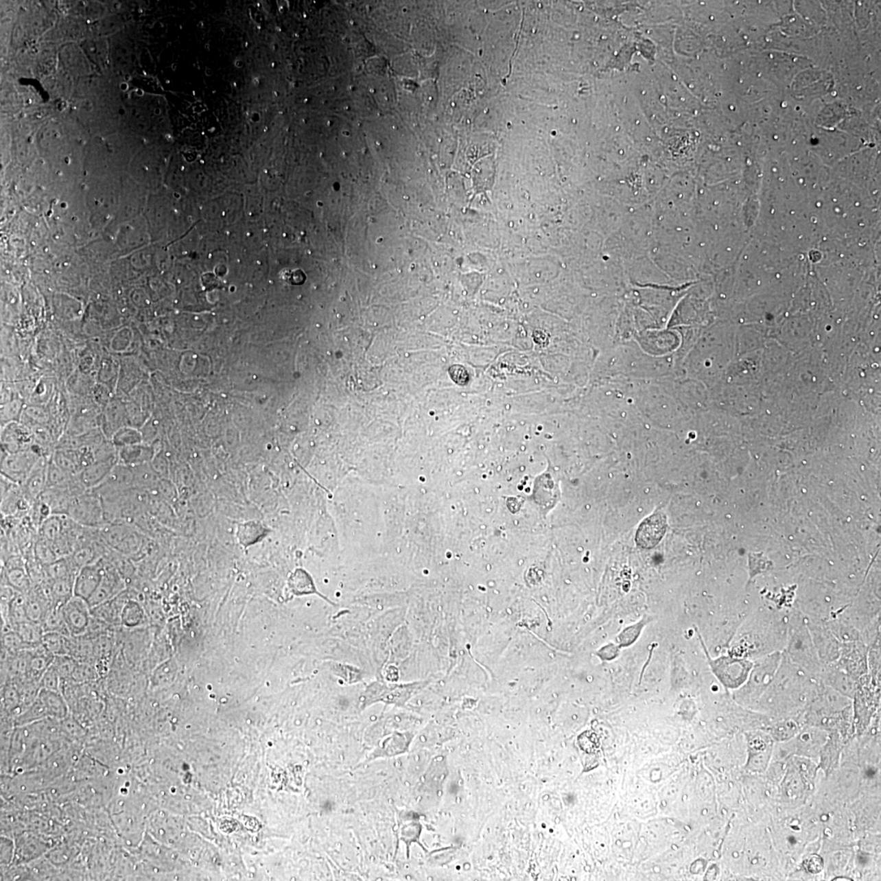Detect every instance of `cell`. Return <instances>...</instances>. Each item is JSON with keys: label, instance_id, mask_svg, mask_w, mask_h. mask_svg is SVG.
Returning a JSON list of instances; mask_svg holds the SVG:
<instances>
[{"label": "cell", "instance_id": "6da1fadb", "mask_svg": "<svg viewBox=\"0 0 881 881\" xmlns=\"http://www.w3.org/2000/svg\"><path fill=\"white\" fill-rule=\"evenodd\" d=\"M67 516L84 528L102 529L107 525L102 499L92 491L73 498Z\"/></svg>", "mask_w": 881, "mask_h": 881}, {"label": "cell", "instance_id": "7a4b0ae2", "mask_svg": "<svg viewBox=\"0 0 881 881\" xmlns=\"http://www.w3.org/2000/svg\"><path fill=\"white\" fill-rule=\"evenodd\" d=\"M104 561L105 567L102 581L88 601L91 608L111 601L126 589V583L119 569L105 559Z\"/></svg>", "mask_w": 881, "mask_h": 881}, {"label": "cell", "instance_id": "3957f363", "mask_svg": "<svg viewBox=\"0 0 881 881\" xmlns=\"http://www.w3.org/2000/svg\"><path fill=\"white\" fill-rule=\"evenodd\" d=\"M62 611L71 637H81L87 633L92 615L87 601L73 596L70 601L63 604Z\"/></svg>", "mask_w": 881, "mask_h": 881}, {"label": "cell", "instance_id": "277c9868", "mask_svg": "<svg viewBox=\"0 0 881 881\" xmlns=\"http://www.w3.org/2000/svg\"><path fill=\"white\" fill-rule=\"evenodd\" d=\"M134 486V474L131 467L116 465L100 485L92 491L102 499L115 497L132 490Z\"/></svg>", "mask_w": 881, "mask_h": 881}, {"label": "cell", "instance_id": "5b68a950", "mask_svg": "<svg viewBox=\"0 0 881 881\" xmlns=\"http://www.w3.org/2000/svg\"><path fill=\"white\" fill-rule=\"evenodd\" d=\"M101 537L112 550L123 555H128L135 550L136 533L129 528L128 522L119 521L107 524L100 529Z\"/></svg>", "mask_w": 881, "mask_h": 881}, {"label": "cell", "instance_id": "8992f818", "mask_svg": "<svg viewBox=\"0 0 881 881\" xmlns=\"http://www.w3.org/2000/svg\"><path fill=\"white\" fill-rule=\"evenodd\" d=\"M104 567L105 561L103 558L97 563L81 568L75 578L73 595L88 602L100 585Z\"/></svg>", "mask_w": 881, "mask_h": 881}, {"label": "cell", "instance_id": "52a82bcc", "mask_svg": "<svg viewBox=\"0 0 881 881\" xmlns=\"http://www.w3.org/2000/svg\"><path fill=\"white\" fill-rule=\"evenodd\" d=\"M38 460H40L30 453H14L2 462L1 475L21 486Z\"/></svg>", "mask_w": 881, "mask_h": 881}, {"label": "cell", "instance_id": "ba28073f", "mask_svg": "<svg viewBox=\"0 0 881 881\" xmlns=\"http://www.w3.org/2000/svg\"><path fill=\"white\" fill-rule=\"evenodd\" d=\"M666 529L667 519L663 514L656 513L648 517L637 530V545L643 548H651L657 545Z\"/></svg>", "mask_w": 881, "mask_h": 881}, {"label": "cell", "instance_id": "9c48e42d", "mask_svg": "<svg viewBox=\"0 0 881 881\" xmlns=\"http://www.w3.org/2000/svg\"><path fill=\"white\" fill-rule=\"evenodd\" d=\"M369 688L371 693H378V697L375 699L392 703H403L406 699L411 696L414 690L421 688V683L388 685L377 682L371 685Z\"/></svg>", "mask_w": 881, "mask_h": 881}, {"label": "cell", "instance_id": "30bf717a", "mask_svg": "<svg viewBox=\"0 0 881 881\" xmlns=\"http://www.w3.org/2000/svg\"><path fill=\"white\" fill-rule=\"evenodd\" d=\"M115 460L95 461L78 474L83 486L88 491H93L105 480L116 466Z\"/></svg>", "mask_w": 881, "mask_h": 881}, {"label": "cell", "instance_id": "8fae6325", "mask_svg": "<svg viewBox=\"0 0 881 881\" xmlns=\"http://www.w3.org/2000/svg\"><path fill=\"white\" fill-rule=\"evenodd\" d=\"M47 465L49 464H45V461L38 460L27 480L21 485L24 494L32 503L47 489Z\"/></svg>", "mask_w": 881, "mask_h": 881}, {"label": "cell", "instance_id": "7c38bea8", "mask_svg": "<svg viewBox=\"0 0 881 881\" xmlns=\"http://www.w3.org/2000/svg\"><path fill=\"white\" fill-rule=\"evenodd\" d=\"M1 585H10L17 593L28 595L34 589L25 567L1 569Z\"/></svg>", "mask_w": 881, "mask_h": 881}, {"label": "cell", "instance_id": "4fadbf2b", "mask_svg": "<svg viewBox=\"0 0 881 881\" xmlns=\"http://www.w3.org/2000/svg\"><path fill=\"white\" fill-rule=\"evenodd\" d=\"M47 576L49 580H75L80 569L77 568L70 556L59 559L53 563L45 567Z\"/></svg>", "mask_w": 881, "mask_h": 881}, {"label": "cell", "instance_id": "5bb4252c", "mask_svg": "<svg viewBox=\"0 0 881 881\" xmlns=\"http://www.w3.org/2000/svg\"><path fill=\"white\" fill-rule=\"evenodd\" d=\"M41 644L51 655L71 656V637L64 636L56 632L45 633L43 635Z\"/></svg>", "mask_w": 881, "mask_h": 881}, {"label": "cell", "instance_id": "9a60e30c", "mask_svg": "<svg viewBox=\"0 0 881 881\" xmlns=\"http://www.w3.org/2000/svg\"><path fill=\"white\" fill-rule=\"evenodd\" d=\"M41 625L45 633L56 632L62 634L64 636L71 637L66 622L64 620L62 607H51L47 611Z\"/></svg>", "mask_w": 881, "mask_h": 881}, {"label": "cell", "instance_id": "2e32d148", "mask_svg": "<svg viewBox=\"0 0 881 881\" xmlns=\"http://www.w3.org/2000/svg\"><path fill=\"white\" fill-rule=\"evenodd\" d=\"M14 630L19 634L30 649L41 645L43 635L45 632L40 624L29 620L14 626Z\"/></svg>", "mask_w": 881, "mask_h": 881}, {"label": "cell", "instance_id": "e0dca14e", "mask_svg": "<svg viewBox=\"0 0 881 881\" xmlns=\"http://www.w3.org/2000/svg\"><path fill=\"white\" fill-rule=\"evenodd\" d=\"M144 611L134 600H128L121 611L120 624L127 629L138 627L144 620Z\"/></svg>", "mask_w": 881, "mask_h": 881}, {"label": "cell", "instance_id": "ac0fdd59", "mask_svg": "<svg viewBox=\"0 0 881 881\" xmlns=\"http://www.w3.org/2000/svg\"><path fill=\"white\" fill-rule=\"evenodd\" d=\"M64 516L66 515H51L38 529V537L49 542L56 541L62 537L64 535Z\"/></svg>", "mask_w": 881, "mask_h": 881}, {"label": "cell", "instance_id": "d6986e66", "mask_svg": "<svg viewBox=\"0 0 881 881\" xmlns=\"http://www.w3.org/2000/svg\"><path fill=\"white\" fill-rule=\"evenodd\" d=\"M75 580H50L51 598L54 606L62 607L73 597Z\"/></svg>", "mask_w": 881, "mask_h": 881}, {"label": "cell", "instance_id": "ffe728a7", "mask_svg": "<svg viewBox=\"0 0 881 881\" xmlns=\"http://www.w3.org/2000/svg\"><path fill=\"white\" fill-rule=\"evenodd\" d=\"M34 558L45 567L58 559L53 548L51 546L50 542L38 537V535L36 542H34Z\"/></svg>", "mask_w": 881, "mask_h": 881}, {"label": "cell", "instance_id": "44dd1931", "mask_svg": "<svg viewBox=\"0 0 881 881\" xmlns=\"http://www.w3.org/2000/svg\"><path fill=\"white\" fill-rule=\"evenodd\" d=\"M29 442V435L20 429L8 430L4 437V443H6L8 450L14 453L23 451Z\"/></svg>", "mask_w": 881, "mask_h": 881}, {"label": "cell", "instance_id": "7402d4cb", "mask_svg": "<svg viewBox=\"0 0 881 881\" xmlns=\"http://www.w3.org/2000/svg\"><path fill=\"white\" fill-rule=\"evenodd\" d=\"M2 644L8 654L14 655L19 652L30 650L28 645L14 629L4 632L2 636Z\"/></svg>", "mask_w": 881, "mask_h": 881}, {"label": "cell", "instance_id": "603a6c76", "mask_svg": "<svg viewBox=\"0 0 881 881\" xmlns=\"http://www.w3.org/2000/svg\"><path fill=\"white\" fill-rule=\"evenodd\" d=\"M40 701L43 703L50 708V710L56 715H62L64 710L62 698L58 692L56 691L41 689L38 694Z\"/></svg>", "mask_w": 881, "mask_h": 881}, {"label": "cell", "instance_id": "cb8c5ba5", "mask_svg": "<svg viewBox=\"0 0 881 881\" xmlns=\"http://www.w3.org/2000/svg\"><path fill=\"white\" fill-rule=\"evenodd\" d=\"M60 680H62V677L59 675L57 669L54 668L53 664H51V666L47 669L42 676L40 681V688L58 692Z\"/></svg>", "mask_w": 881, "mask_h": 881}, {"label": "cell", "instance_id": "d4e9b609", "mask_svg": "<svg viewBox=\"0 0 881 881\" xmlns=\"http://www.w3.org/2000/svg\"><path fill=\"white\" fill-rule=\"evenodd\" d=\"M336 671H338V676L343 678V679L345 681L349 682V683H355V682L360 681L362 680V673L360 669L356 668L347 666V665L338 664Z\"/></svg>", "mask_w": 881, "mask_h": 881}, {"label": "cell", "instance_id": "484cf974", "mask_svg": "<svg viewBox=\"0 0 881 881\" xmlns=\"http://www.w3.org/2000/svg\"><path fill=\"white\" fill-rule=\"evenodd\" d=\"M95 670L88 663H80L78 661L72 672L71 677L78 681H89L94 677Z\"/></svg>", "mask_w": 881, "mask_h": 881}, {"label": "cell", "instance_id": "4316f807", "mask_svg": "<svg viewBox=\"0 0 881 881\" xmlns=\"http://www.w3.org/2000/svg\"><path fill=\"white\" fill-rule=\"evenodd\" d=\"M137 441V434L131 430L120 431L115 437V442L118 445H122L124 447H129Z\"/></svg>", "mask_w": 881, "mask_h": 881}]
</instances>
